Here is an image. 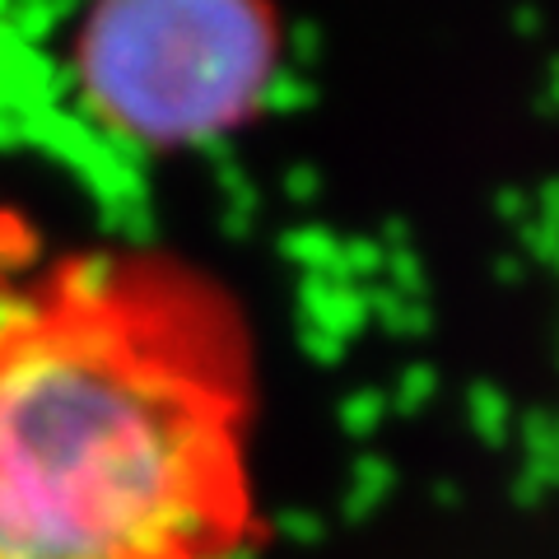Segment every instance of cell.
Instances as JSON below:
<instances>
[{"instance_id":"obj_2","label":"cell","mask_w":559,"mask_h":559,"mask_svg":"<svg viewBox=\"0 0 559 559\" xmlns=\"http://www.w3.org/2000/svg\"><path fill=\"white\" fill-rule=\"evenodd\" d=\"M280 43L271 0H90L70 33V80L112 135L191 150L257 117Z\"/></svg>"},{"instance_id":"obj_1","label":"cell","mask_w":559,"mask_h":559,"mask_svg":"<svg viewBox=\"0 0 559 559\" xmlns=\"http://www.w3.org/2000/svg\"><path fill=\"white\" fill-rule=\"evenodd\" d=\"M257 341L242 304L159 248L0 271V559H242Z\"/></svg>"}]
</instances>
